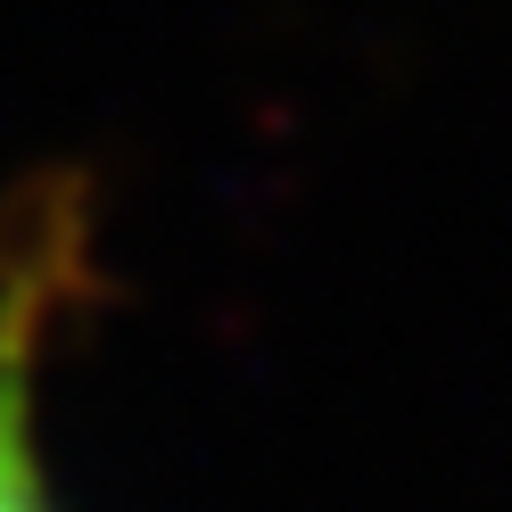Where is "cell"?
Here are the masks:
<instances>
[{"mask_svg": "<svg viewBox=\"0 0 512 512\" xmlns=\"http://www.w3.org/2000/svg\"><path fill=\"white\" fill-rule=\"evenodd\" d=\"M91 290V223L67 182L25 199V232L0 248V512H58L42 463V364L58 323Z\"/></svg>", "mask_w": 512, "mask_h": 512, "instance_id": "1", "label": "cell"}]
</instances>
